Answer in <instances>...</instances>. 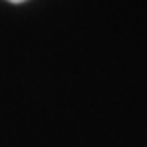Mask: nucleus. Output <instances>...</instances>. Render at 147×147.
<instances>
[{"instance_id":"f257e3e1","label":"nucleus","mask_w":147,"mask_h":147,"mask_svg":"<svg viewBox=\"0 0 147 147\" xmlns=\"http://www.w3.org/2000/svg\"><path fill=\"white\" fill-rule=\"evenodd\" d=\"M8 2H14V4H18V2H25V0H8Z\"/></svg>"}]
</instances>
